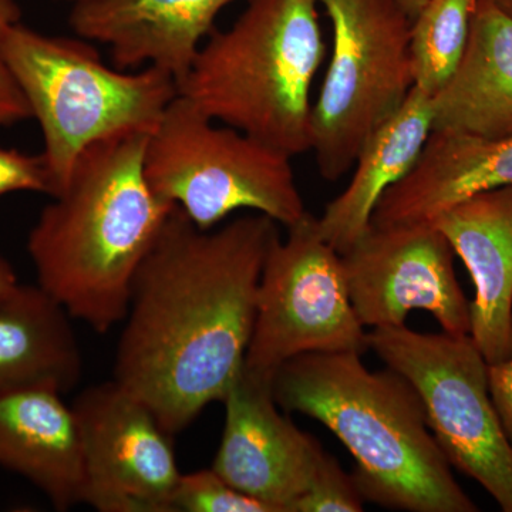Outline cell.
Returning a JSON list of instances; mask_svg holds the SVG:
<instances>
[{
    "instance_id": "6da1fadb",
    "label": "cell",
    "mask_w": 512,
    "mask_h": 512,
    "mask_svg": "<svg viewBox=\"0 0 512 512\" xmlns=\"http://www.w3.org/2000/svg\"><path fill=\"white\" fill-rule=\"evenodd\" d=\"M268 215L201 229L177 205L131 285L114 377L171 436L222 402L242 369L266 256Z\"/></svg>"
},
{
    "instance_id": "7a4b0ae2",
    "label": "cell",
    "mask_w": 512,
    "mask_h": 512,
    "mask_svg": "<svg viewBox=\"0 0 512 512\" xmlns=\"http://www.w3.org/2000/svg\"><path fill=\"white\" fill-rule=\"evenodd\" d=\"M148 136L87 147L29 232L37 286L101 335L126 318L134 276L175 207L147 183Z\"/></svg>"
},
{
    "instance_id": "3957f363",
    "label": "cell",
    "mask_w": 512,
    "mask_h": 512,
    "mask_svg": "<svg viewBox=\"0 0 512 512\" xmlns=\"http://www.w3.org/2000/svg\"><path fill=\"white\" fill-rule=\"evenodd\" d=\"M286 412L332 431L356 461L365 501L409 512H477L451 473L416 389L394 370H370L355 352L292 357L272 377Z\"/></svg>"
},
{
    "instance_id": "277c9868",
    "label": "cell",
    "mask_w": 512,
    "mask_h": 512,
    "mask_svg": "<svg viewBox=\"0 0 512 512\" xmlns=\"http://www.w3.org/2000/svg\"><path fill=\"white\" fill-rule=\"evenodd\" d=\"M319 3L248 0L231 28L201 46L178 96L288 156L308 153L312 84L326 55Z\"/></svg>"
},
{
    "instance_id": "5b68a950",
    "label": "cell",
    "mask_w": 512,
    "mask_h": 512,
    "mask_svg": "<svg viewBox=\"0 0 512 512\" xmlns=\"http://www.w3.org/2000/svg\"><path fill=\"white\" fill-rule=\"evenodd\" d=\"M5 55L42 130L53 197L87 147L133 131L150 134L178 96L174 77L156 66L111 69L83 37L45 35L22 22L6 35Z\"/></svg>"
},
{
    "instance_id": "8992f818",
    "label": "cell",
    "mask_w": 512,
    "mask_h": 512,
    "mask_svg": "<svg viewBox=\"0 0 512 512\" xmlns=\"http://www.w3.org/2000/svg\"><path fill=\"white\" fill-rule=\"evenodd\" d=\"M291 160L237 128L215 126L177 96L147 138L144 175L158 198L177 205L198 228H215L239 210L289 228L308 214Z\"/></svg>"
},
{
    "instance_id": "52a82bcc",
    "label": "cell",
    "mask_w": 512,
    "mask_h": 512,
    "mask_svg": "<svg viewBox=\"0 0 512 512\" xmlns=\"http://www.w3.org/2000/svg\"><path fill=\"white\" fill-rule=\"evenodd\" d=\"M332 56L312 106L311 151L325 180L352 170L369 137L414 89L413 20L400 0H320Z\"/></svg>"
},
{
    "instance_id": "ba28073f",
    "label": "cell",
    "mask_w": 512,
    "mask_h": 512,
    "mask_svg": "<svg viewBox=\"0 0 512 512\" xmlns=\"http://www.w3.org/2000/svg\"><path fill=\"white\" fill-rule=\"evenodd\" d=\"M367 342L416 389L450 466L512 512V447L491 400L487 360L470 335L419 333L402 325L372 329Z\"/></svg>"
},
{
    "instance_id": "9c48e42d",
    "label": "cell",
    "mask_w": 512,
    "mask_h": 512,
    "mask_svg": "<svg viewBox=\"0 0 512 512\" xmlns=\"http://www.w3.org/2000/svg\"><path fill=\"white\" fill-rule=\"evenodd\" d=\"M369 350L367 332L350 301L342 255L306 214L276 239L259 282L256 318L244 366L274 377L306 353Z\"/></svg>"
},
{
    "instance_id": "30bf717a",
    "label": "cell",
    "mask_w": 512,
    "mask_h": 512,
    "mask_svg": "<svg viewBox=\"0 0 512 512\" xmlns=\"http://www.w3.org/2000/svg\"><path fill=\"white\" fill-rule=\"evenodd\" d=\"M84 457V497L100 512H173L181 471L171 434L116 380L87 387L72 404Z\"/></svg>"
},
{
    "instance_id": "8fae6325",
    "label": "cell",
    "mask_w": 512,
    "mask_h": 512,
    "mask_svg": "<svg viewBox=\"0 0 512 512\" xmlns=\"http://www.w3.org/2000/svg\"><path fill=\"white\" fill-rule=\"evenodd\" d=\"M454 251L436 225L370 227L342 254L350 301L369 328L402 326L427 311L450 335H470V302L458 284Z\"/></svg>"
},
{
    "instance_id": "7c38bea8",
    "label": "cell",
    "mask_w": 512,
    "mask_h": 512,
    "mask_svg": "<svg viewBox=\"0 0 512 512\" xmlns=\"http://www.w3.org/2000/svg\"><path fill=\"white\" fill-rule=\"evenodd\" d=\"M221 403L224 433L212 470L275 512H291L325 453L319 441L279 412L272 377L245 366Z\"/></svg>"
},
{
    "instance_id": "4fadbf2b",
    "label": "cell",
    "mask_w": 512,
    "mask_h": 512,
    "mask_svg": "<svg viewBox=\"0 0 512 512\" xmlns=\"http://www.w3.org/2000/svg\"><path fill=\"white\" fill-rule=\"evenodd\" d=\"M235 0H79L69 23L77 36L103 43L120 70L147 64L184 79L215 19Z\"/></svg>"
},
{
    "instance_id": "5bb4252c",
    "label": "cell",
    "mask_w": 512,
    "mask_h": 512,
    "mask_svg": "<svg viewBox=\"0 0 512 512\" xmlns=\"http://www.w3.org/2000/svg\"><path fill=\"white\" fill-rule=\"evenodd\" d=\"M470 272V338L488 365L512 356V185L481 192L437 215Z\"/></svg>"
},
{
    "instance_id": "9a60e30c",
    "label": "cell",
    "mask_w": 512,
    "mask_h": 512,
    "mask_svg": "<svg viewBox=\"0 0 512 512\" xmlns=\"http://www.w3.org/2000/svg\"><path fill=\"white\" fill-rule=\"evenodd\" d=\"M512 185V136L433 130L410 173L384 192L373 227L429 224L458 202Z\"/></svg>"
},
{
    "instance_id": "2e32d148",
    "label": "cell",
    "mask_w": 512,
    "mask_h": 512,
    "mask_svg": "<svg viewBox=\"0 0 512 512\" xmlns=\"http://www.w3.org/2000/svg\"><path fill=\"white\" fill-rule=\"evenodd\" d=\"M52 387L0 394V467L19 474L57 511L83 503L82 434L72 406Z\"/></svg>"
},
{
    "instance_id": "e0dca14e",
    "label": "cell",
    "mask_w": 512,
    "mask_h": 512,
    "mask_svg": "<svg viewBox=\"0 0 512 512\" xmlns=\"http://www.w3.org/2000/svg\"><path fill=\"white\" fill-rule=\"evenodd\" d=\"M433 130L512 136V16L494 0H477L466 52L433 97Z\"/></svg>"
},
{
    "instance_id": "ac0fdd59",
    "label": "cell",
    "mask_w": 512,
    "mask_h": 512,
    "mask_svg": "<svg viewBox=\"0 0 512 512\" xmlns=\"http://www.w3.org/2000/svg\"><path fill=\"white\" fill-rule=\"evenodd\" d=\"M431 131L433 97L414 87L399 111L360 150L348 187L316 218L319 234L330 247L342 255L365 237L377 202L410 173Z\"/></svg>"
},
{
    "instance_id": "d6986e66",
    "label": "cell",
    "mask_w": 512,
    "mask_h": 512,
    "mask_svg": "<svg viewBox=\"0 0 512 512\" xmlns=\"http://www.w3.org/2000/svg\"><path fill=\"white\" fill-rule=\"evenodd\" d=\"M72 318L40 286L20 285L0 303V394L52 387L66 393L82 379Z\"/></svg>"
},
{
    "instance_id": "ffe728a7",
    "label": "cell",
    "mask_w": 512,
    "mask_h": 512,
    "mask_svg": "<svg viewBox=\"0 0 512 512\" xmlns=\"http://www.w3.org/2000/svg\"><path fill=\"white\" fill-rule=\"evenodd\" d=\"M477 0H427L412 23L414 87L434 97L457 72L466 52Z\"/></svg>"
},
{
    "instance_id": "44dd1931",
    "label": "cell",
    "mask_w": 512,
    "mask_h": 512,
    "mask_svg": "<svg viewBox=\"0 0 512 512\" xmlns=\"http://www.w3.org/2000/svg\"><path fill=\"white\" fill-rule=\"evenodd\" d=\"M171 508L173 512H275L232 487L212 468L181 474Z\"/></svg>"
},
{
    "instance_id": "7402d4cb",
    "label": "cell",
    "mask_w": 512,
    "mask_h": 512,
    "mask_svg": "<svg viewBox=\"0 0 512 512\" xmlns=\"http://www.w3.org/2000/svg\"><path fill=\"white\" fill-rule=\"evenodd\" d=\"M365 498L335 457L323 453L308 487L292 504L291 512H360Z\"/></svg>"
},
{
    "instance_id": "603a6c76",
    "label": "cell",
    "mask_w": 512,
    "mask_h": 512,
    "mask_svg": "<svg viewBox=\"0 0 512 512\" xmlns=\"http://www.w3.org/2000/svg\"><path fill=\"white\" fill-rule=\"evenodd\" d=\"M22 19L18 0H0V127L32 119L28 101L23 96L5 55L6 35Z\"/></svg>"
},
{
    "instance_id": "cb8c5ba5",
    "label": "cell",
    "mask_w": 512,
    "mask_h": 512,
    "mask_svg": "<svg viewBox=\"0 0 512 512\" xmlns=\"http://www.w3.org/2000/svg\"><path fill=\"white\" fill-rule=\"evenodd\" d=\"M39 192L53 197L55 185L42 154L30 156L0 147V197L12 192Z\"/></svg>"
},
{
    "instance_id": "d4e9b609",
    "label": "cell",
    "mask_w": 512,
    "mask_h": 512,
    "mask_svg": "<svg viewBox=\"0 0 512 512\" xmlns=\"http://www.w3.org/2000/svg\"><path fill=\"white\" fill-rule=\"evenodd\" d=\"M491 400L512 447V356L488 365Z\"/></svg>"
},
{
    "instance_id": "484cf974",
    "label": "cell",
    "mask_w": 512,
    "mask_h": 512,
    "mask_svg": "<svg viewBox=\"0 0 512 512\" xmlns=\"http://www.w3.org/2000/svg\"><path fill=\"white\" fill-rule=\"evenodd\" d=\"M20 284L12 265L0 255V303L5 302L16 291Z\"/></svg>"
},
{
    "instance_id": "4316f807",
    "label": "cell",
    "mask_w": 512,
    "mask_h": 512,
    "mask_svg": "<svg viewBox=\"0 0 512 512\" xmlns=\"http://www.w3.org/2000/svg\"><path fill=\"white\" fill-rule=\"evenodd\" d=\"M426 2L427 0H400L403 9L406 10L407 15H409V18L412 20L419 15L421 8L426 5Z\"/></svg>"
},
{
    "instance_id": "83f0119b",
    "label": "cell",
    "mask_w": 512,
    "mask_h": 512,
    "mask_svg": "<svg viewBox=\"0 0 512 512\" xmlns=\"http://www.w3.org/2000/svg\"><path fill=\"white\" fill-rule=\"evenodd\" d=\"M494 3L498 8L503 9L505 13L512 16V0H494Z\"/></svg>"
},
{
    "instance_id": "f1b7e54d",
    "label": "cell",
    "mask_w": 512,
    "mask_h": 512,
    "mask_svg": "<svg viewBox=\"0 0 512 512\" xmlns=\"http://www.w3.org/2000/svg\"><path fill=\"white\" fill-rule=\"evenodd\" d=\"M55 2L72 3V5H73L74 2H79V0H55Z\"/></svg>"
}]
</instances>
